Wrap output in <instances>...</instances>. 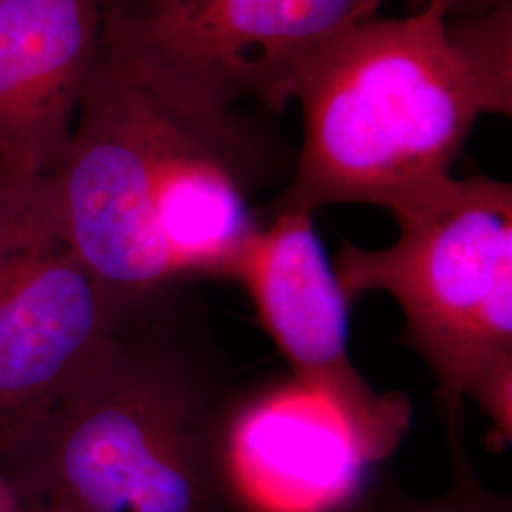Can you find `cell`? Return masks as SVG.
Instances as JSON below:
<instances>
[{
	"instance_id": "obj_1",
	"label": "cell",
	"mask_w": 512,
	"mask_h": 512,
	"mask_svg": "<svg viewBox=\"0 0 512 512\" xmlns=\"http://www.w3.org/2000/svg\"><path fill=\"white\" fill-rule=\"evenodd\" d=\"M183 287L139 302L50 408L0 425V471L23 507L232 512L239 401Z\"/></svg>"
},
{
	"instance_id": "obj_2",
	"label": "cell",
	"mask_w": 512,
	"mask_h": 512,
	"mask_svg": "<svg viewBox=\"0 0 512 512\" xmlns=\"http://www.w3.org/2000/svg\"><path fill=\"white\" fill-rule=\"evenodd\" d=\"M304 137L274 211L368 203L391 215L448 183L484 114H512V0L446 18H370L294 82Z\"/></svg>"
},
{
	"instance_id": "obj_3",
	"label": "cell",
	"mask_w": 512,
	"mask_h": 512,
	"mask_svg": "<svg viewBox=\"0 0 512 512\" xmlns=\"http://www.w3.org/2000/svg\"><path fill=\"white\" fill-rule=\"evenodd\" d=\"M393 217V245H342L332 264L340 289L349 304L393 296L404 342L437 382L448 437L465 427L473 399L503 450L512 440L511 183L452 177Z\"/></svg>"
},
{
	"instance_id": "obj_4",
	"label": "cell",
	"mask_w": 512,
	"mask_h": 512,
	"mask_svg": "<svg viewBox=\"0 0 512 512\" xmlns=\"http://www.w3.org/2000/svg\"><path fill=\"white\" fill-rule=\"evenodd\" d=\"M384 0H105L103 33L211 109H281L296 78Z\"/></svg>"
},
{
	"instance_id": "obj_5",
	"label": "cell",
	"mask_w": 512,
	"mask_h": 512,
	"mask_svg": "<svg viewBox=\"0 0 512 512\" xmlns=\"http://www.w3.org/2000/svg\"><path fill=\"white\" fill-rule=\"evenodd\" d=\"M236 283L255 306L294 384L329 408L368 465L389 458L410 429L404 395L380 393L349 357V304L317 236L313 213L274 211L241 258Z\"/></svg>"
},
{
	"instance_id": "obj_6",
	"label": "cell",
	"mask_w": 512,
	"mask_h": 512,
	"mask_svg": "<svg viewBox=\"0 0 512 512\" xmlns=\"http://www.w3.org/2000/svg\"><path fill=\"white\" fill-rule=\"evenodd\" d=\"M139 302L114 293L61 243L14 256L0 274V425L50 408Z\"/></svg>"
},
{
	"instance_id": "obj_7",
	"label": "cell",
	"mask_w": 512,
	"mask_h": 512,
	"mask_svg": "<svg viewBox=\"0 0 512 512\" xmlns=\"http://www.w3.org/2000/svg\"><path fill=\"white\" fill-rule=\"evenodd\" d=\"M105 0H0V188L35 196L73 137Z\"/></svg>"
},
{
	"instance_id": "obj_8",
	"label": "cell",
	"mask_w": 512,
	"mask_h": 512,
	"mask_svg": "<svg viewBox=\"0 0 512 512\" xmlns=\"http://www.w3.org/2000/svg\"><path fill=\"white\" fill-rule=\"evenodd\" d=\"M463 442V429L448 437L452 482L442 494L420 497L384 480H370L334 512H512L511 495L495 492L480 480Z\"/></svg>"
},
{
	"instance_id": "obj_9",
	"label": "cell",
	"mask_w": 512,
	"mask_h": 512,
	"mask_svg": "<svg viewBox=\"0 0 512 512\" xmlns=\"http://www.w3.org/2000/svg\"><path fill=\"white\" fill-rule=\"evenodd\" d=\"M40 245H52V241L40 238L33 228L0 211V274L14 256Z\"/></svg>"
},
{
	"instance_id": "obj_10",
	"label": "cell",
	"mask_w": 512,
	"mask_h": 512,
	"mask_svg": "<svg viewBox=\"0 0 512 512\" xmlns=\"http://www.w3.org/2000/svg\"><path fill=\"white\" fill-rule=\"evenodd\" d=\"M509 0H427V6L439 10L446 18H471L494 12Z\"/></svg>"
},
{
	"instance_id": "obj_11",
	"label": "cell",
	"mask_w": 512,
	"mask_h": 512,
	"mask_svg": "<svg viewBox=\"0 0 512 512\" xmlns=\"http://www.w3.org/2000/svg\"><path fill=\"white\" fill-rule=\"evenodd\" d=\"M19 507H23V505L19 503L18 495L10 486V482L6 480V476L2 475V471H0V512L14 511Z\"/></svg>"
},
{
	"instance_id": "obj_12",
	"label": "cell",
	"mask_w": 512,
	"mask_h": 512,
	"mask_svg": "<svg viewBox=\"0 0 512 512\" xmlns=\"http://www.w3.org/2000/svg\"><path fill=\"white\" fill-rule=\"evenodd\" d=\"M4 512H59V511H54V509H48V507H19V509H14V511H4Z\"/></svg>"
},
{
	"instance_id": "obj_13",
	"label": "cell",
	"mask_w": 512,
	"mask_h": 512,
	"mask_svg": "<svg viewBox=\"0 0 512 512\" xmlns=\"http://www.w3.org/2000/svg\"><path fill=\"white\" fill-rule=\"evenodd\" d=\"M139 2H147V4H154V2H164V0H139Z\"/></svg>"
}]
</instances>
